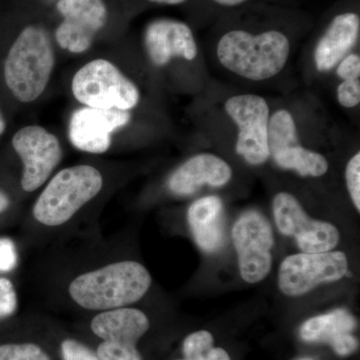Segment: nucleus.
Returning <instances> with one entry per match:
<instances>
[{
  "mask_svg": "<svg viewBox=\"0 0 360 360\" xmlns=\"http://www.w3.org/2000/svg\"><path fill=\"white\" fill-rule=\"evenodd\" d=\"M232 170L219 156L202 153L189 158L170 175L167 186L176 195H191L201 186L221 187L231 181Z\"/></svg>",
  "mask_w": 360,
  "mask_h": 360,
  "instance_id": "obj_16",
  "label": "nucleus"
},
{
  "mask_svg": "<svg viewBox=\"0 0 360 360\" xmlns=\"http://www.w3.org/2000/svg\"><path fill=\"white\" fill-rule=\"evenodd\" d=\"M13 146L23 163L21 186L26 193H33L44 186L60 162V143L44 127L30 125L14 134Z\"/></svg>",
  "mask_w": 360,
  "mask_h": 360,
  "instance_id": "obj_11",
  "label": "nucleus"
},
{
  "mask_svg": "<svg viewBox=\"0 0 360 360\" xmlns=\"http://www.w3.org/2000/svg\"><path fill=\"white\" fill-rule=\"evenodd\" d=\"M292 115L278 110L269 118V149L277 165L295 170L302 176H322L328 172V162L323 155L300 146Z\"/></svg>",
  "mask_w": 360,
  "mask_h": 360,
  "instance_id": "obj_12",
  "label": "nucleus"
},
{
  "mask_svg": "<svg viewBox=\"0 0 360 360\" xmlns=\"http://www.w3.org/2000/svg\"><path fill=\"white\" fill-rule=\"evenodd\" d=\"M348 260L341 251L298 253L284 258L278 271V286L284 295H307L322 283H335L347 276Z\"/></svg>",
  "mask_w": 360,
  "mask_h": 360,
  "instance_id": "obj_8",
  "label": "nucleus"
},
{
  "mask_svg": "<svg viewBox=\"0 0 360 360\" xmlns=\"http://www.w3.org/2000/svg\"><path fill=\"white\" fill-rule=\"evenodd\" d=\"M54 51L49 33L37 25L25 27L15 39L4 65L9 90L21 103L34 101L49 84Z\"/></svg>",
  "mask_w": 360,
  "mask_h": 360,
  "instance_id": "obj_3",
  "label": "nucleus"
},
{
  "mask_svg": "<svg viewBox=\"0 0 360 360\" xmlns=\"http://www.w3.org/2000/svg\"><path fill=\"white\" fill-rule=\"evenodd\" d=\"M0 360H51L37 343L7 342L0 345Z\"/></svg>",
  "mask_w": 360,
  "mask_h": 360,
  "instance_id": "obj_21",
  "label": "nucleus"
},
{
  "mask_svg": "<svg viewBox=\"0 0 360 360\" xmlns=\"http://www.w3.org/2000/svg\"><path fill=\"white\" fill-rule=\"evenodd\" d=\"M225 110L238 127V155L251 165H264L270 156L266 101L255 94L232 96L225 103Z\"/></svg>",
  "mask_w": 360,
  "mask_h": 360,
  "instance_id": "obj_10",
  "label": "nucleus"
},
{
  "mask_svg": "<svg viewBox=\"0 0 360 360\" xmlns=\"http://www.w3.org/2000/svg\"><path fill=\"white\" fill-rule=\"evenodd\" d=\"M356 321L345 309H336L317 315L303 322L300 335L307 342L328 343L336 354L348 356L359 348V341L352 335Z\"/></svg>",
  "mask_w": 360,
  "mask_h": 360,
  "instance_id": "obj_17",
  "label": "nucleus"
},
{
  "mask_svg": "<svg viewBox=\"0 0 360 360\" xmlns=\"http://www.w3.org/2000/svg\"><path fill=\"white\" fill-rule=\"evenodd\" d=\"M231 238L241 278L250 284L264 281L271 270L274 245V231L267 219L255 210L243 213L232 227Z\"/></svg>",
  "mask_w": 360,
  "mask_h": 360,
  "instance_id": "obj_7",
  "label": "nucleus"
},
{
  "mask_svg": "<svg viewBox=\"0 0 360 360\" xmlns=\"http://www.w3.org/2000/svg\"><path fill=\"white\" fill-rule=\"evenodd\" d=\"M290 52V40L276 30L257 35L232 30L225 33L217 45V58L226 70L255 82L278 75Z\"/></svg>",
  "mask_w": 360,
  "mask_h": 360,
  "instance_id": "obj_2",
  "label": "nucleus"
},
{
  "mask_svg": "<svg viewBox=\"0 0 360 360\" xmlns=\"http://www.w3.org/2000/svg\"><path fill=\"white\" fill-rule=\"evenodd\" d=\"M149 328L148 315L129 307L99 312L90 322L92 333L101 340L96 349L101 360H143L137 342Z\"/></svg>",
  "mask_w": 360,
  "mask_h": 360,
  "instance_id": "obj_6",
  "label": "nucleus"
},
{
  "mask_svg": "<svg viewBox=\"0 0 360 360\" xmlns=\"http://www.w3.org/2000/svg\"><path fill=\"white\" fill-rule=\"evenodd\" d=\"M210 331L200 330L187 335L182 345L184 360H231L224 348L214 347Z\"/></svg>",
  "mask_w": 360,
  "mask_h": 360,
  "instance_id": "obj_20",
  "label": "nucleus"
},
{
  "mask_svg": "<svg viewBox=\"0 0 360 360\" xmlns=\"http://www.w3.org/2000/svg\"><path fill=\"white\" fill-rule=\"evenodd\" d=\"M149 1L155 2V4H169V6H175V4H180L186 0H149Z\"/></svg>",
  "mask_w": 360,
  "mask_h": 360,
  "instance_id": "obj_30",
  "label": "nucleus"
},
{
  "mask_svg": "<svg viewBox=\"0 0 360 360\" xmlns=\"http://www.w3.org/2000/svg\"><path fill=\"white\" fill-rule=\"evenodd\" d=\"M4 130H6V122H4V116L0 112V134H4Z\"/></svg>",
  "mask_w": 360,
  "mask_h": 360,
  "instance_id": "obj_31",
  "label": "nucleus"
},
{
  "mask_svg": "<svg viewBox=\"0 0 360 360\" xmlns=\"http://www.w3.org/2000/svg\"><path fill=\"white\" fill-rule=\"evenodd\" d=\"M63 360H101L94 350L73 338H66L60 345Z\"/></svg>",
  "mask_w": 360,
  "mask_h": 360,
  "instance_id": "obj_22",
  "label": "nucleus"
},
{
  "mask_svg": "<svg viewBox=\"0 0 360 360\" xmlns=\"http://www.w3.org/2000/svg\"><path fill=\"white\" fill-rule=\"evenodd\" d=\"M272 212L279 232L295 239L302 252H326L340 243L338 227L329 222L312 219L300 201L290 193L276 194L272 201Z\"/></svg>",
  "mask_w": 360,
  "mask_h": 360,
  "instance_id": "obj_9",
  "label": "nucleus"
},
{
  "mask_svg": "<svg viewBox=\"0 0 360 360\" xmlns=\"http://www.w3.org/2000/svg\"><path fill=\"white\" fill-rule=\"evenodd\" d=\"M180 360H184V359H180Z\"/></svg>",
  "mask_w": 360,
  "mask_h": 360,
  "instance_id": "obj_34",
  "label": "nucleus"
},
{
  "mask_svg": "<svg viewBox=\"0 0 360 360\" xmlns=\"http://www.w3.org/2000/svg\"><path fill=\"white\" fill-rule=\"evenodd\" d=\"M9 205H11V200H9L8 196L6 193H2V191H0V214L6 212Z\"/></svg>",
  "mask_w": 360,
  "mask_h": 360,
  "instance_id": "obj_28",
  "label": "nucleus"
},
{
  "mask_svg": "<svg viewBox=\"0 0 360 360\" xmlns=\"http://www.w3.org/2000/svg\"><path fill=\"white\" fill-rule=\"evenodd\" d=\"M47 1H58V0H47Z\"/></svg>",
  "mask_w": 360,
  "mask_h": 360,
  "instance_id": "obj_33",
  "label": "nucleus"
},
{
  "mask_svg": "<svg viewBox=\"0 0 360 360\" xmlns=\"http://www.w3.org/2000/svg\"><path fill=\"white\" fill-rule=\"evenodd\" d=\"M129 110L79 108L71 116V143L84 153H106L111 146V135L129 122Z\"/></svg>",
  "mask_w": 360,
  "mask_h": 360,
  "instance_id": "obj_14",
  "label": "nucleus"
},
{
  "mask_svg": "<svg viewBox=\"0 0 360 360\" xmlns=\"http://www.w3.org/2000/svg\"><path fill=\"white\" fill-rule=\"evenodd\" d=\"M187 222L196 245L205 252L219 251L224 243V205L219 196L194 201L187 210Z\"/></svg>",
  "mask_w": 360,
  "mask_h": 360,
  "instance_id": "obj_18",
  "label": "nucleus"
},
{
  "mask_svg": "<svg viewBox=\"0 0 360 360\" xmlns=\"http://www.w3.org/2000/svg\"><path fill=\"white\" fill-rule=\"evenodd\" d=\"M338 77L343 80L359 79L360 77V58L359 54H350L341 61L338 68Z\"/></svg>",
  "mask_w": 360,
  "mask_h": 360,
  "instance_id": "obj_27",
  "label": "nucleus"
},
{
  "mask_svg": "<svg viewBox=\"0 0 360 360\" xmlns=\"http://www.w3.org/2000/svg\"><path fill=\"white\" fill-rule=\"evenodd\" d=\"M217 4L224 6H236L243 4L246 0H214Z\"/></svg>",
  "mask_w": 360,
  "mask_h": 360,
  "instance_id": "obj_29",
  "label": "nucleus"
},
{
  "mask_svg": "<svg viewBox=\"0 0 360 360\" xmlns=\"http://www.w3.org/2000/svg\"><path fill=\"white\" fill-rule=\"evenodd\" d=\"M18 255L11 239L0 238V271H11L18 265Z\"/></svg>",
  "mask_w": 360,
  "mask_h": 360,
  "instance_id": "obj_26",
  "label": "nucleus"
},
{
  "mask_svg": "<svg viewBox=\"0 0 360 360\" xmlns=\"http://www.w3.org/2000/svg\"><path fill=\"white\" fill-rule=\"evenodd\" d=\"M359 28L357 14L347 13L336 16L315 49L317 70L323 72L335 68L356 44Z\"/></svg>",
  "mask_w": 360,
  "mask_h": 360,
  "instance_id": "obj_19",
  "label": "nucleus"
},
{
  "mask_svg": "<svg viewBox=\"0 0 360 360\" xmlns=\"http://www.w3.org/2000/svg\"><path fill=\"white\" fill-rule=\"evenodd\" d=\"M338 98L345 108H354L360 103V80H343L338 89Z\"/></svg>",
  "mask_w": 360,
  "mask_h": 360,
  "instance_id": "obj_25",
  "label": "nucleus"
},
{
  "mask_svg": "<svg viewBox=\"0 0 360 360\" xmlns=\"http://www.w3.org/2000/svg\"><path fill=\"white\" fill-rule=\"evenodd\" d=\"M345 179L348 193L350 194L357 212H360V153L355 155L347 163Z\"/></svg>",
  "mask_w": 360,
  "mask_h": 360,
  "instance_id": "obj_23",
  "label": "nucleus"
},
{
  "mask_svg": "<svg viewBox=\"0 0 360 360\" xmlns=\"http://www.w3.org/2000/svg\"><path fill=\"white\" fill-rule=\"evenodd\" d=\"M103 187V174L91 165L65 168L52 177L40 193L33 205V217L47 227L66 224L98 195Z\"/></svg>",
  "mask_w": 360,
  "mask_h": 360,
  "instance_id": "obj_4",
  "label": "nucleus"
},
{
  "mask_svg": "<svg viewBox=\"0 0 360 360\" xmlns=\"http://www.w3.org/2000/svg\"><path fill=\"white\" fill-rule=\"evenodd\" d=\"M56 9L63 18L56 28V41L73 53L86 51L108 21L103 0H58Z\"/></svg>",
  "mask_w": 360,
  "mask_h": 360,
  "instance_id": "obj_13",
  "label": "nucleus"
},
{
  "mask_svg": "<svg viewBox=\"0 0 360 360\" xmlns=\"http://www.w3.org/2000/svg\"><path fill=\"white\" fill-rule=\"evenodd\" d=\"M151 283L153 277L144 265L120 260L75 276L68 285V295L82 309L101 312L139 302Z\"/></svg>",
  "mask_w": 360,
  "mask_h": 360,
  "instance_id": "obj_1",
  "label": "nucleus"
},
{
  "mask_svg": "<svg viewBox=\"0 0 360 360\" xmlns=\"http://www.w3.org/2000/svg\"><path fill=\"white\" fill-rule=\"evenodd\" d=\"M71 87L75 98L89 108L130 110L139 101V91L134 82L104 59L90 61L80 68Z\"/></svg>",
  "mask_w": 360,
  "mask_h": 360,
  "instance_id": "obj_5",
  "label": "nucleus"
},
{
  "mask_svg": "<svg viewBox=\"0 0 360 360\" xmlns=\"http://www.w3.org/2000/svg\"><path fill=\"white\" fill-rule=\"evenodd\" d=\"M18 295L9 279L0 278V319L13 315L18 309Z\"/></svg>",
  "mask_w": 360,
  "mask_h": 360,
  "instance_id": "obj_24",
  "label": "nucleus"
},
{
  "mask_svg": "<svg viewBox=\"0 0 360 360\" xmlns=\"http://www.w3.org/2000/svg\"><path fill=\"white\" fill-rule=\"evenodd\" d=\"M298 360H314V359H310V357H303V359H300Z\"/></svg>",
  "mask_w": 360,
  "mask_h": 360,
  "instance_id": "obj_32",
  "label": "nucleus"
},
{
  "mask_svg": "<svg viewBox=\"0 0 360 360\" xmlns=\"http://www.w3.org/2000/svg\"><path fill=\"white\" fill-rule=\"evenodd\" d=\"M149 58L158 66L167 65L172 58L193 60L198 46L191 28L186 23L172 20L153 21L146 32Z\"/></svg>",
  "mask_w": 360,
  "mask_h": 360,
  "instance_id": "obj_15",
  "label": "nucleus"
}]
</instances>
